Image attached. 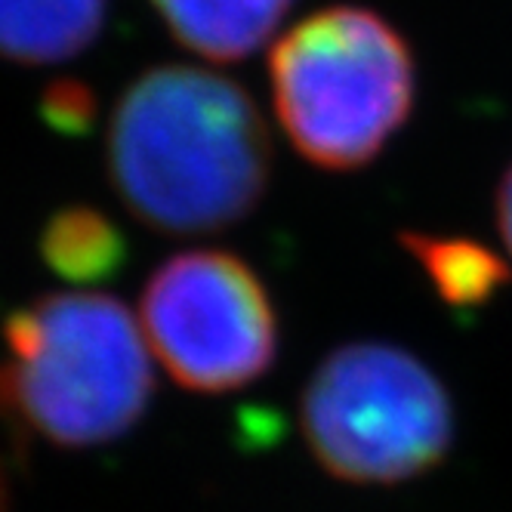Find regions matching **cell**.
<instances>
[{"mask_svg":"<svg viewBox=\"0 0 512 512\" xmlns=\"http://www.w3.org/2000/svg\"><path fill=\"white\" fill-rule=\"evenodd\" d=\"M272 164V136L253 96L192 65L139 75L108 127L118 198L167 235H213L247 219L269 192Z\"/></svg>","mask_w":512,"mask_h":512,"instance_id":"1","label":"cell"},{"mask_svg":"<svg viewBox=\"0 0 512 512\" xmlns=\"http://www.w3.org/2000/svg\"><path fill=\"white\" fill-rule=\"evenodd\" d=\"M152 398L139 321L105 294L41 297L4 324L0 417L62 448L121 438Z\"/></svg>","mask_w":512,"mask_h":512,"instance_id":"2","label":"cell"},{"mask_svg":"<svg viewBox=\"0 0 512 512\" xmlns=\"http://www.w3.org/2000/svg\"><path fill=\"white\" fill-rule=\"evenodd\" d=\"M269 87L290 145L321 170L371 164L405 127L417 65L401 31L368 7H324L272 47Z\"/></svg>","mask_w":512,"mask_h":512,"instance_id":"3","label":"cell"},{"mask_svg":"<svg viewBox=\"0 0 512 512\" xmlns=\"http://www.w3.org/2000/svg\"><path fill=\"white\" fill-rule=\"evenodd\" d=\"M300 420L318 466L349 485L411 482L454 442L445 383L392 343L334 349L303 392Z\"/></svg>","mask_w":512,"mask_h":512,"instance_id":"4","label":"cell"},{"mask_svg":"<svg viewBox=\"0 0 512 512\" xmlns=\"http://www.w3.org/2000/svg\"><path fill=\"white\" fill-rule=\"evenodd\" d=\"M139 327L161 368L192 392H235L278 355V312L263 278L229 250H186L145 281Z\"/></svg>","mask_w":512,"mask_h":512,"instance_id":"5","label":"cell"},{"mask_svg":"<svg viewBox=\"0 0 512 512\" xmlns=\"http://www.w3.org/2000/svg\"><path fill=\"white\" fill-rule=\"evenodd\" d=\"M152 7L182 47L238 62L272 41L294 0H152Z\"/></svg>","mask_w":512,"mask_h":512,"instance_id":"6","label":"cell"},{"mask_svg":"<svg viewBox=\"0 0 512 512\" xmlns=\"http://www.w3.org/2000/svg\"><path fill=\"white\" fill-rule=\"evenodd\" d=\"M108 0H0V59L56 65L84 53L105 25Z\"/></svg>","mask_w":512,"mask_h":512,"instance_id":"7","label":"cell"},{"mask_svg":"<svg viewBox=\"0 0 512 512\" xmlns=\"http://www.w3.org/2000/svg\"><path fill=\"white\" fill-rule=\"evenodd\" d=\"M398 244L414 256L435 294L454 309L488 303L509 281V266L503 256L472 238L401 232Z\"/></svg>","mask_w":512,"mask_h":512,"instance_id":"8","label":"cell"},{"mask_svg":"<svg viewBox=\"0 0 512 512\" xmlns=\"http://www.w3.org/2000/svg\"><path fill=\"white\" fill-rule=\"evenodd\" d=\"M41 260L71 284L115 278L127 263V238L112 216L96 207H65L41 232Z\"/></svg>","mask_w":512,"mask_h":512,"instance_id":"9","label":"cell"},{"mask_svg":"<svg viewBox=\"0 0 512 512\" xmlns=\"http://www.w3.org/2000/svg\"><path fill=\"white\" fill-rule=\"evenodd\" d=\"M93 93L81 84L59 81L44 93V118L62 133H84L93 121Z\"/></svg>","mask_w":512,"mask_h":512,"instance_id":"10","label":"cell"},{"mask_svg":"<svg viewBox=\"0 0 512 512\" xmlns=\"http://www.w3.org/2000/svg\"><path fill=\"white\" fill-rule=\"evenodd\" d=\"M494 216H497V229H500V238L512 256V164L509 170L503 173L500 186H497V198H494Z\"/></svg>","mask_w":512,"mask_h":512,"instance_id":"11","label":"cell"},{"mask_svg":"<svg viewBox=\"0 0 512 512\" xmlns=\"http://www.w3.org/2000/svg\"><path fill=\"white\" fill-rule=\"evenodd\" d=\"M0 512H4V506H0Z\"/></svg>","mask_w":512,"mask_h":512,"instance_id":"12","label":"cell"}]
</instances>
